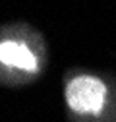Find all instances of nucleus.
<instances>
[{"instance_id": "2", "label": "nucleus", "mask_w": 116, "mask_h": 122, "mask_svg": "<svg viewBox=\"0 0 116 122\" xmlns=\"http://www.w3.org/2000/svg\"><path fill=\"white\" fill-rule=\"evenodd\" d=\"M0 62L6 66H14L25 72L37 70V58L29 51L25 43L19 41H2L0 43Z\"/></svg>"}, {"instance_id": "1", "label": "nucleus", "mask_w": 116, "mask_h": 122, "mask_svg": "<svg viewBox=\"0 0 116 122\" xmlns=\"http://www.w3.org/2000/svg\"><path fill=\"white\" fill-rule=\"evenodd\" d=\"M66 103L79 114H99L106 103V87L95 76H77L66 87Z\"/></svg>"}]
</instances>
